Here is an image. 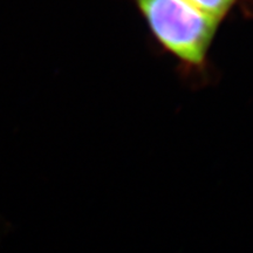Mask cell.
I'll return each mask as SVG.
<instances>
[{
  "label": "cell",
  "instance_id": "cell-2",
  "mask_svg": "<svg viewBox=\"0 0 253 253\" xmlns=\"http://www.w3.org/2000/svg\"><path fill=\"white\" fill-rule=\"evenodd\" d=\"M202 13L209 15L218 23L229 13L236 0H185Z\"/></svg>",
  "mask_w": 253,
  "mask_h": 253
},
{
  "label": "cell",
  "instance_id": "cell-1",
  "mask_svg": "<svg viewBox=\"0 0 253 253\" xmlns=\"http://www.w3.org/2000/svg\"><path fill=\"white\" fill-rule=\"evenodd\" d=\"M153 36L170 54L188 66H203L218 21L185 0H136Z\"/></svg>",
  "mask_w": 253,
  "mask_h": 253
}]
</instances>
